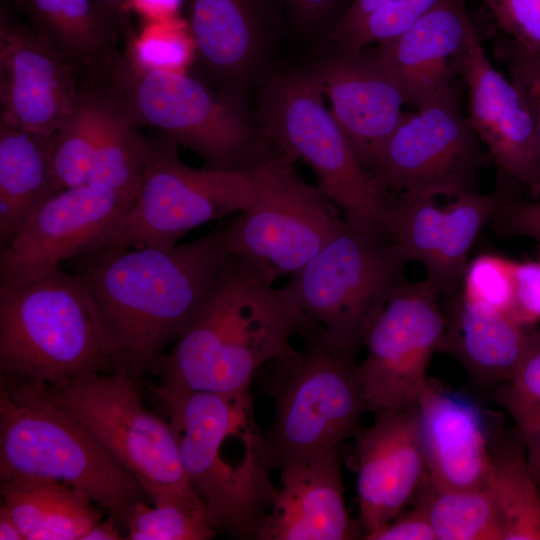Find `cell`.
Segmentation results:
<instances>
[{
  "label": "cell",
  "instance_id": "obj_36",
  "mask_svg": "<svg viewBox=\"0 0 540 540\" xmlns=\"http://www.w3.org/2000/svg\"><path fill=\"white\" fill-rule=\"evenodd\" d=\"M494 52L531 113L540 145V52L529 50L506 36L496 41Z\"/></svg>",
  "mask_w": 540,
  "mask_h": 540
},
{
  "label": "cell",
  "instance_id": "obj_19",
  "mask_svg": "<svg viewBox=\"0 0 540 540\" xmlns=\"http://www.w3.org/2000/svg\"><path fill=\"white\" fill-rule=\"evenodd\" d=\"M467 90V118L487 147L500 177L540 194V145L522 95L510 78L498 71L474 30L462 63Z\"/></svg>",
  "mask_w": 540,
  "mask_h": 540
},
{
  "label": "cell",
  "instance_id": "obj_5",
  "mask_svg": "<svg viewBox=\"0 0 540 540\" xmlns=\"http://www.w3.org/2000/svg\"><path fill=\"white\" fill-rule=\"evenodd\" d=\"M322 96L311 68H277L260 89L255 121L281 152L312 169L317 187L350 227L390 239L388 198L360 164Z\"/></svg>",
  "mask_w": 540,
  "mask_h": 540
},
{
  "label": "cell",
  "instance_id": "obj_35",
  "mask_svg": "<svg viewBox=\"0 0 540 540\" xmlns=\"http://www.w3.org/2000/svg\"><path fill=\"white\" fill-rule=\"evenodd\" d=\"M515 263L497 254L478 255L467 263L460 293L511 314Z\"/></svg>",
  "mask_w": 540,
  "mask_h": 540
},
{
  "label": "cell",
  "instance_id": "obj_22",
  "mask_svg": "<svg viewBox=\"0 0 540 540\" xmlns=\"http://www.w3.org/2000/svg\"><path fill=\"white\" fill-rule=\"evenodd\" d=\"M475 30L464 0H438L408 30L376 48L415 110L459 90L467 43Z\"/></svg>",
  "mask_w": 540,
  "mask_h": 540
},
{
  "label": "cell",
  "instance_id": "obj_1",
  "mask_svg": "<svg viewBox=\"0 0 540 540\" xmlns=\"http://www.w3.org/2000/svg\"><path fill=\"white\" fill-rule=\"evenodd\" d=\"M226 229L171 249L101 247L70 259L113 370L138 381L197 318L221 273Z\"/></svg>",
  "mask_w": 540,
  "mask_h": 540
},
{
  "label": "cell",
  "instance_id": "obj_17",
  "mask_svg": "<svg viewBox=\"0 0 540 540\" xmlns=\"http://www.w3.org/2000/svg\"><path fill=\"white\" fill-rule=\"evenodd\" d=\"M101 89L33 30L0 16V121L52 138L81 101Z\"/></svg>",
  "mask_w": 540,
  "mask_h": 540
},
{
  "label": "cell",
  "instance_id": "obj_31",
  "mask_svg": "<svg viewBox=\"0 0 540 540\" xmlns=\"http://www.w3.org/2000/svg\"><path fill=\"white\" fill-rule=\"evenodd\" d=\"M415 496L437 540H503L501 520L486 486L441 489L427 479Z\"/></svg>",
  "mask_w": 540,
  "mask_h": 540
},
{
  "label": "cell",
  "instance_id": "obj_44",
  "mask_svg": "<svg viewBox=\"0 0 540 540\" xmlns=\"http://www.w3.org/2000/svg\"><path fill=\"white\" fill-rule=\"evenodd\" d=\"M97 13L117 43L120 37H127L131 32V9L129 0H92Z\"/></svg>",
  "mask_w": 540,
  "mask_h": 540
},
{
  "label": "cell",
  "instance_id": "obj_8",
  "mask_svg": "<svg viewBox=\"0 0 540 540\" xmlns=\"http://www.w3.org/2000/svg\"><path fill=\"white\" fill-rule=\"evenodd\" d=\"M301 348L269 362L265 391L274 403L265 435L272 469L341 446L368 411L355 357L334 347L320 328Z\"/></svg>",
  "mask_w": 540,
  "mask_h": 540
},
{
  "label": "cell",
  "instance_id": "obj_42",
  "mask_svg": "<svg viewBox=\"0 0 540 540\" xmlns=\"http://www.w3.org/2000/svg\"><path fill=\"white\" fill-rule=\"evenodd\" d=\"M366 540H437L425 511L414 505L407 513H400Z\"/></svg>",
  "mask_w": 540,
  "mask_h": 540
},
{
  "label": "cell",
  "instance_id": "obj_27",
  "mask_svg": "<svg viewBox=\"0 0 540 540\" xmlns=\"http://www.w3.org/2000/svg\"><path fill=\"white\" fill-rule=\"evenodd\" d=\"M51 138L0 121V245L4 248L30 215L62 190L53 173Z\"/></svg>",
  "mask_w": 540,
  "mask_h": 540
},
{
  "label": "cell",
  "instance_id": "obj_20",
  "mask_svg": "<svg viewBox=\"0 0 540 540\" xmlns=\"http://www.w3.org/2000/svg\"><path fill=\"white\" fill-rule=\"evenodd\" d=\"M311 69L332 104L334 118L369 174L405 114L398 79L376 48L357 52L334 48Z\"/></svg>",
  "mask_w": 540,
  "mask_h": 540
},
{
  "label": "cell",
  "instance_id": "obj_28",
  "mask_svg": "<svg viewBox=\"0 0 540 540\" xmlns=\"http://www.w3.org/2000/svg\"><path fill=\"white\" fill-rule=\"evenodd\" d=\"M1 504L17 523L24 540H81L103 519V509L82 490L44 480L0 483Z\"/></svg>",
  "mask_w": 540,
  "mask_h": 540
},
{
  "label": "cell",
  "instance_id": "obj_39",
  "mask_svg": "<svg viewBox=\"0 0 540 540\" xmlns=\"http://www.w3.org/2000/svg\"><path fill=\"white\" fill-rule=\"evenodd\" d=\"M498 400L510 413L515 410L540 408V333L525 354L513 377L502 383Z\"/></svg>",
  "mask_w": 540,
  "mask_h": 540
},
{
  "label": "cell",
  "instance_id": "obj_23",
  "mask_svg": "<svg viewBox=\"0 0 540 540\" xmlns=\"http://www.w3.org/2000/svg\"><path fill=\"white\" fill-rule=\"evenodd\" d=\"M272 509L257 540H352L363 536L344 500L340 446L280 469Z\"/></svg>",
  "mask_w": 540,
  "mask_h": 540
},
{
  "label": "cell",
  "instance_id": "obj_24",
  "mask_svg": "<svg viewBox=\"0 0 540 540\" xmlns=\"http://www.w3.org/2000/svg\"><path fill=\"white\" fill-rule=\"evenodd\" d=\"M417 408L428 481L441 489L485 487L493 450L481 409L430 380Z\"/></svg>",
  "mask_w": 540,
  "mask_h": 540
},
{
  "label": "cell",
  "instance_id": "obj_21",
  "mask_svg": "<svg viewBox=\"0 0 540 540\" xmlns=\"http://www.w3.org/2000/svg\"><path fill=\"white\" fill-rule=\"evenodd\" d=\"M374 414L356 434L363 539L402 513L427 480L418 408Z\"/></svg>",
  "mask_w": 540,
  "mask_h": 540
},
{
  "label": "cell",
  "instance_id": "obj_48",
  "mask_svg": "<svg viewBox=\"0 0 540 540\" xmlns=\"http://www.w3.org/2000/svg\"><path fill=\"white\" fill-rule=\"evenodd\" d=\"M537 486H538V489H539V492H540V482L538 483V485H537Z\"/></svg>",
  "mask_w": 540,
  "mask_h": 540
},
{
  "label": "cell",
  "instance_id": "obj_45",
  "mask_svg": "<svg viewBox=\"0 0 540 540\" xmlns=\"http://www.w3.org/2000/svg\"><path fill=\"white\" fill-rule=\"evenodd\" d=\"M184 0H129L131 12L140 15L144 21L165 20L180 16Z\"/></svg>",
  "mask_w": 540,
  "mask_h": 540
},
{
  "label": "cell",
  "instance_id": "obj_32",
  "mask_svg": "<svg viewBox=\"0 0 540 540\" xmlns=\"http://www.w3.org/2000/svg\"><path fill=\"white\" fill-rule=\"evenodd\" d=\"M111 106L107 89L92 91L51 138V165L61 189L88 184Z\"/></svg>",
  "mask_w": 540,
  "mask_h": 540
},
{
  "label": "cell",
  "instance_id": "obj_11",
  "mask_svg": "<svg viewBox=\"0 0 540 540\" xmlns=\"http://www.w3.org/2000/svg\"><path fill=\"white\" fill-rule=\"evenodd\" d=\"M285 152L251 169L254 196L227 222L226 252L272 284L307 264L345 225L338 207Z\"/></svg>",
  "mask_w": 540,
  "mask_h": 540
},
{
  "label": "cell",
  "instance_id": "obj_30",
  "mask_svg": "<svg viewBox=\"0 0 540 540\" xmlns=\"http://www.w3.org/2000/svg\"><path fill=\"white\" fill-rule=\"evenodd\" d=\"M485 486L498 511L503 540H540V492L530 474L519 432L492 451Z\"/></svg>",
  "mask_w": 540,
  "mask_h": 540
},
{
  "label": "cell",
  "instance_id": "obj_2",
  "mask_svg": "<svg viewBox=\"0 0 540 540\" xmlns=\"http://www.w3.org/2000/svg\"><path fill=\"white\" fill-rule=\"evenodd\" d=\"M319 328L238 258L226 252L207 304L156 362L153 388L235 395L255 374Z\"/></svg>",
  "mask_w": 540,
  "mask_h": 540
},
{
  "label": "cell",
  "instance_id": "obj_33",
  "mask_svg": "<svg viewBox=\"0 0 540 540\" xmlns=\"http://www.w3.org/2000/svg\"><path fill=\"white\" fill-rule=\"evenodd\" d=\"M218 527L205 504L165 499L148 505L138 502L124 526L128 540H209Z\"/></svg>",
  "mask_w": 540,
  "mask_h": 540
},
{
  "label": "cell",
  "instance_id": "obj_46",
  "mask_svg": "<svg viewBox=\"0 0 540 540\" xmlns=\"http://www.w3.org/2000/svg\"><path fill=\"white\" fill-rule=\"evenodd\" d=\"M123 529L117 519L108 515L90 527L82 536L81 540H120L125 539Z\"/></svg>",
  "mask_w": 540,
  "mask_h": 540
},
{
  "label": "cell",
  "instance_id": "obj_37",
  "mask_svg": "<svg viewBox=\"0 0 540 540\" xmlns=\"http://www.w3.org/2000/svg\"><path fill=\"white\" fill-rule=\"evenodd\" d=\"M504 36L540 52V0H481Z\"/></svg>",
  "mask_w": 540,
  "mask_h": 540
},
{
  "label": "cell",
  "instance_id": "obj_7",
  "mask_svg": "<svg viewBox=\"0 0 540 540\" xmlns=\"http://www.w3.org/2000/svg\"><path fill=\"white\" fill-rule=\"evenodd\" d=\"M113 370L80 284L61 266L0 283V377L58 385Z\"/></svg>",
  "mask_w": 540,
  "mask_h": 540
},
{
  "label": "cell",
  "instance_id": "obj_4",
  "mask_svg": "<svg viewBox=\"0 0 540 540\" xmlns=\"http://www.w3.org/2000/svg\"><path fill=\"white\" fill-rule=\"evenodd\" d=\"M44 383L0 377V483L54 481L85 492L122 529L147 495L137 480Z\"/></svg>",
  "mask_w": 540,
  "mask_h": 540
},
{
  "label": "cell",
  "instance_id": "obj_49",
  "mask_svg": "<svg viewBox=\"0 0 540 540\" xmlns=\"http://www.w3.org/2000/svg\"><path fill=\"white\" fill-rule=\"evenodd\" d=\"M539 260H540V246H539Z\"/></svg>",
  "mask_w": 540,
  "mask_h": 540
},
{
  "label": "cell",
  "instance_id": "obj_38",
  "mask_svg": "<svg viewBox=\"0 0 540 540\" xmlns=\"http://www.w3.org/2000/svg\"><path fill=\"white\" fill-rule=\"evenodd\" d=\"M286 17L301 34L329 41L354 0H283Z\"/></svg>",
  "mask_w": 540,
  "mask_h": 540
},
{
  "label": "cell",
  "instance_id": "obj_47",
  "mask_svg": "<svg viewBox=\"0 0 540 540\" xmlns=\"http://www.w3.org/2000/svg\"><path fill=\"white\" fill-rule=\"evenodd\" d=\"M0 539L24 540L17 523L2 504L0 505Z\"/></svg>",
  "mask_w": 540,
  "mask_h": 540
},
{
  "label": "cell",
  "instance_id": "obj_12",
  "mask_svg": "<svg viewBox=\"0 0 540 540\" xmlns=\"http://www.w3.org/2000/svg\"><path fill=\"white\" fill-rule=\"evenodd\" d=\"M177 148L171 140L129 210L97 248L171 249L193 228L249 206L254 196L251 170L194 169L179 159Z\"/></svg>",
  "mask_w": 540,
  "mask_h": 540
},
{
  "label": "cell",
  "instance_id": "obj_3",
  "mask_svg": "<svg viewBox=\"0 0 540 540\" xmlns=\"http://www.w3.org/2000/svg\"><path fill=\"white\" fill-rule=\"evenodd\" d=\"M150 390L164 403L184 470L218 529L257 540L274 502L273 470L248 391Z\"/></svg>",
  "mask_w": 540,
  "mask_h": 540
},
{
  "label": "cell",
  "instance_id": "obj_14",
  "mask_svg": "<svg viewBox=\"0 0 540 540\" xmlns=\"http://www.w3.org/2000/svg\"><path fill=\"white\" fill-rule=\"evenodd\" d=\"M426 280L402 281L370 326L357 364L368 411L417 407L428 383V363L439 350L447 318Z\"/></svg>",
  "mask_w": 540,
  "mask_h": 540
},
{
  "label": "cell",
  "instance_id": "obj_18",
  "mask_svg": "<svg viewBox=\"0 0 540 540\" xmlns=\"http://www.w3.org/2000/svg\"><path fill=\"white\" fill-rule=\"evenodd\" d=\"M132 202L91 185L64 188L44 201L0 252V283L35 279L97 248Z\"/></svg>",
  "mask_w": 540,
  "mask_h": 540
},
{
  "label": "cell",
  "instance_id": "obj_9",
  "mask_svg": "<svg viewBox=\"0 0 540 540\" xmlns=\"http://www.w3.org/2000/svg\"><path fill=\"white\" fill-rule=\"evenodd\" d=\"M407 263L395 243L347 223L279 293L321 329L340 351L355 357Z\"/></svg>",
  "mask_w": 540,
  "mask_h": 540
},
{
  "label": "cell",
  "instance_id": "obj_29",
  "mask_svg": "<svg viewBox=\"0 0 540 540\" xmlns=\"http://www.w3.org/2000/svg\"><path fill=\"white\" fill-rule=\"evenodd\" d=\"M110 95L111 112L95 152L88 185L112 191L133 203L148 170L172 139L165 134L156 140L143 136L140 126Z\"/></svg>",
  "mask_w": 540,
  "mask_h": 540
},
{
  "label": "cell",
  "instance_id": "obj_25",
  "mask_svg": "<svg viewBox=\"0 0 540 540\" xmlns=\"http://www.w3.org/2000/svg\"><path fill=\"white\" fill-rule=\"evenodd\" d=\"M511 314L459 293L439 350L453 355L469 375L485 384L513 377L536 332H528Z\"/></svg>",
  "mask_w": 540,
  "mask_h": 540
},
{
  "label": "cell",
  "instance_id": "obj_13",
  "mask_svg": "<svg viewBox=\"0 0 540 540\" xmlns=\"http://www.w3.org/2000/svg\"><path fill=\"white\" fill-rule=\"evenodd\" d=\"M460 90L405 113L369 175L387 196L452 197L475 190L484 161Z\"/></svg>",
  "mask_w": 540,
  "mask_h": 540
},
{
  "label": "cell",
  "instance_id": "obj_40",
  "mask_svg": "<svg viewBox=\"0 0 540 540\" xmlns=\"http://www.w3.org/2000/svg\"><path fill=\"white\" fill-rule=\"evenodd\" d=\"M502 237H526L540 246V199L519 200L509 196L490 221Z\"/></svg>",
  "mask_w": 540,
  "mask_h": 540
},
{
  "label": "cell",
  "instance_id": "obj_6",
  "mask_svg": "<svg viewBox=\"0 0 540 540\" xmlns=\"http://www.w3.org/2000/svg\"><path fill=\"white\" fill-rule=\"evenodd\" d=\"M108 90L138 126L158 128L193 150L204 168L246 171L281 153L251 118L246 103L186 72L141 71L122 56Z\"/></svg>",
  "mask_w": 540,
  "mask_h": 540
},
{
  "label": "cell",
  "instance_id": "obj_34",
  "mask_svg": "<svg viewBox=\"0 0 540 540\" xmlns=\"http://www.w3.org/2000/svg\"><path fill=\"white\" fill-rule=\"evenodd\" d=\"M123 59L141 71L185 72L193 62L194 43L188 23L180 16L144 21L137 35L127 37Z\"/></svg>",
  "mask_w": 540,
  "mask_h": 540
},
{
  "label": "cell",
  "instance_id": "obj_15",
  "mask_svg": "<svg viewBox=\"0 0 540 540\" xmlns=\"http://www.w3.org/2000/svg\"><path fill=\"white\" fill-rule=\"evenodd\" d=\"M193 66L209 87L246 103L273 72L285 22L283 0H187Z\"/></svg>",
  "mask_w": 540,
  "mask_h": 540
},
{
  "label": "cell",
  "instance_id": "obj_43",
  "mask_svg": "<svg viewBox=\"0 0 540 540\" xmlns=\"http://www.w3.org/2000/svg\"><path fill=\"white\" fill-rule=\"evenodd\" d=\"M514 419L526 450L527 465L536 484L540 482V408L509 413Z\"/></svg>",
  "mask_w": 540,
  "mask_h": 540
},
{
  "label": "cell",
  "instance_id": "obj_16",
  "mask_svg": "<svg viewBox=\"0 0 540 540\" xmlns=\"http://www.w3.org/2000/svg\"><path fill=\"white\" fill-rule=\"evenodd\" d=\"M508 196L498 183L490 193L461 192L445 206L432 197H388L389 234L406 262L425 268L439 297L452 296L477 236Z\"/></svg>",
  "mask_w": 540,
  "mask_h": 540
},
{
  "label": "cell",
  "instance_id": "obj_26",
  "mask_svg": "<svg viewBox=\"0 0 540 540\" xmlns=\"http://www.w3.org/2000/svg\"><path fill=\"white\" fill-rule=\"evenodd\" d=\"M28 26L96 86L107 88L122 56L92 0H14Z\"/></svg>",
  "mask_w": 540,
  "mask_h": 540
},
{
  "label": "cell",
  "instance_id": "obj_10",
  "mask_svg": "<svg viewBox=\"0 0 540 540\" xmlns=\"http://www.w3.org/2000/svg\"><path fill=\"white\" fill-rule=\"evenodd\" d=\"M136 382L125 371L110 370L45 390L137 480L152 504L165 499L204 504L184 470L170 422L145 407Z\"/></svg>",
  "mask_w": 540,
  "mask_h": 540
},
{
  "label": "cell",
  "instance_id": "obj_41",
  "mask_svg": "<svg viewBox=\"0 0 540 540\" xmlns=\"http://www.w3.org/2000/svg\"><path fill=\"white\" fill-rule=\"evenodd\" d=\"M511 315L525 327L540 321V260L516 261Z\"/></svg>",
  "mask_w": 540,
  "mask_h": 540
}]
</instances>
